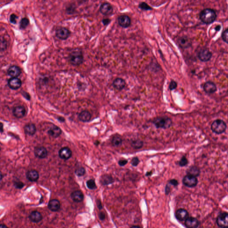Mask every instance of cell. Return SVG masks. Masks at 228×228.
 I'll use <instances>...</instances> for the list:
<instances>
[{"label":"cell","instance_id":"1","mask_svg":"<svg viewBox=\"0 0 228 228\" xmlns=\"http://www.w3.org/2000/svg\"><path fill=\"white\" fill-rule=\"evenodd\" d=\"M157 129H167L173 125V120L168 116H159L155 118L152 121Z\"/></svg>","mask_w":228,"mask_h":228},{"label":"cell","instance_id":"2","mask_svg":"<svg viewBox=\"0 0 228 228\" xmlns=\"http://www.w3.org/2000/svg\"><path fill=\"white\" fill-rule=\"evenodd\" d=\"M216 18L215 11L211 8H205L200 14V18L201 22L206 24L212 23Z\"/></svg>","mask_w":228,"mask_h":228},{"label":"cell","instance_id":"3","mask_svg":"<svg viewBox=\"0 0 228 228\" xmlns=\"http://www.w3.org/2000/svg\"><path fill=\"white\" fill-rule=\"evenodd\" d=\"M227 124L225 121L220 119L214 120L212 123L211 129L214 133L221 134L225 132L226 130Z\"/></svg>","mask_w":228,"mask_h":228},{"label":"cell","instance_id":"4","mask_svg":"<svg viewBox=\"0 0 228 228\" xmlns=\"http://www.w3.org/2000/svg\"><path fill=\"white\" fill-rule=\"evenodd\" d=\"M69 58L70 63L75 66L80 65L83 62V55L80 51H73L70 54Z\"/></svg>","mask_w":228,"mask_h":228},{"label":"cell","instance_id":"5","mask_svg":"<svg viewBox=\"0 0 228 228\" xmlns=\"http://www.w3.org/2000/svg\"><path fill=\"white\" fill-rule=\"evenodd\" d=\"M182 182L183 184L186 187L193 188L197 185L198 184V179L196 177L187 175L184 176Z\"/></svg>","mask_w":228,"mask_h":228},{"label":"cell","instance_id":"6","mask_svg":"<svg viewBox=\"0 0 228 228\" xmlns=\"http://www.w3.org/2000/svg\"><path fill=\"white\" fill-rule=\"evenodd\" d=\"M216 223L219 227L228 228V214L227 213H223L218 216L216 219Z\"/></svg>","mask_w":228,"mask_h":228},{"label":"cell","instance_id":"7","mask_svg":"<svg viewBox=\"0 0 228 228\" xmlns=\"http://www.w3.org/2000/svg\"><path fill=\"white\" fill-rule=\"evenodd\" d=\"M177 43L180 48L185 49L191 46L192 42L191 39L189 37L187 36H183L177 39Z\"/></svg>","mask_w":228,"mask_h":228},{"label":"cell","instance_id":"8","mask_svg":"<svg viewBox=\"0 0 228 228\" xmlns=\"http://www.w3.org/2000/svg\"><path fill=\"white\" fill-rule=\"evenodd\" d=\"M212 57V54L208 49H204L198 52V57L201 61L203 62L209 61Z\"/></svg>","mask_w":228,"mask_h":228},{"label":"cell","instance_id":"9","mask_svg":"<svg viewBox=\"0 0 228 228\" xmlns=\"http://www.w3.org/2000/svg\"><path fill=\"white\" fill-rule=\"evenodd\" d=\"M113 8L112 6L108 3L102 4L100 7V11L103 15H110L113 13Z\"/></svg>","mask_w":228,"mask_h":228},{"label":"cell","instance_id":"10","mask_svg":"<svg viewBox=\"0 0 228 228\" xmlns=\"http://www.w3.org/2000/svg\"><path fill=\"white\" fill-rule=\"evenodd\" d=\"M204 91L207 94H213L217 90L216 85L212 82L208 81L206 82L203 86Z\"/></svg>","mask_w":228,"mask_h":228},{"label":"cell","instance_id":"11","mask_svg":"<svg viewBox=\"0 0 228 228\" xmlns=\"http://www.w3.org/2000/svg\"><path fill=\"white\" fill-rule=\"evenodd\" d=\"M59 154L61 158L65 160H67L69 159L72 156V152L69 148L64 147L59 150Z\"/></svg>","mask_w":228,"mask_h":228},{"label":"cell","instance_id":"12","mask_svg":"<svg viewBox=\"0 0 228 228\" xmlns=\"http://www.w3.org/2000/svg\"><path fill=\"white\" fill-rule=\"evenodd\" d=\"M118 23L121 27L128 28L131 25V19L127 15H121L118 18Z\"/></svg>","mask_w":228,"mask_h":228},{"label":"cell","instance_id":"13","mask_svg":"<svg viewBox=\"0 0 228 228\" xmlns=\"http://www.w3.org/2000/svg\"><path fill=\"white\" fill-rule=\"evenodd\" d=\"M185 221V226L187 228H197L199 226V221L194 217H188Z\"/></svg>","mask_w":228,"mask_h":228},{"label":"cell","instance_id":"14","mask_svg":"<svg viewBox=\"0 0 228 228\" xmlns=\"http://www.w3.org/2000/svg\"><path fill=\"white\" fill-rule=\"evenodd\" d=\"M56 35L59 39L62 40H65L70 36V32L67 29L60 28L57 30Z\"/></svg>","mask_w":228,"mask_h":228},{"label":"cell","instance_id":"15","mask_svg":"<svg viewBox=\"0 0 228 228\" xmlns=\"http://www.w3.org/2000/svg\"><path fill=\"white\" fill-rule=\"evenodd\" d=\"M22 82L19 79L17 78H12L8 81L9 87L13 90H17L21 86Z\"/></svg>","mask_w":228,"mask_h":228},{"label":"cell","instance_id":"16","mask_svg":"<svg viewBox=\"0 0 228 228\" xmlns=\"http://www.w3.org/2000/svg\"><path fill=\"white\" fill-rule=\"evenodd\" d=\"M35 154L39 158L43 159L47 156L48 152L44 147H38L35 149Z\"/></svg>","mask_w":228,"mask_h":228},{"label":"cell","instance_id":"17","mask_svg":"<svg viewBox=\"0 0 228 228\" xmlns=\"http://www.w3.org/2000/svg\"><path fill=\"white\" fill-rule=\"evenodd\" d=\"M176 217L179 221H185L189 217V213L185 209H179L176 213Z\"/></svg>","mask_w":228,"mask_h":228},{"label":"cell","instance_id":"18","mask_svg":"<svg viewBox=\"0 0 228 228\" xmlns=\"http://www.w3.org/2000/svg\"><path fill=\"white\" fill-rule=\"evenodd\" d=\"M21 73V70L18 66L17 65H12L8 68V74L12 78H17Z\"/></svg>","mask_w":228,"mask_h":228},{"label":"cell","instance_id":"19","mask_svg":"<svg viewBox=\"0 0 228 228\" xmlns=\"http://www.w3.org/2000/svg\"><path fill=\"white\" fill-rule=\"evenodd\" d=\"M25 108L23 106H18L14 107L13 110V114L17 118H22L25 115Z\"/></svg>","mask_w":228,"mask_h":228},{"label":"cell","instance_id":"20","mask_svg":"<svg viewBox=\"0 0 228 228\" xmlns=\"http://www.w3.org/2000/svg\"><path fill=\"white\" fill-rule=\"evenodd\" d=\"M186 173L188 175L197 177L200 175V171L199 168L197 166L192 165L187 169Z\"/></svg>","mask_w":228,"mask_h":228},{"label":"cell","instance_id":"21","mask_svg":"<svg viewBox=\"0 0 228 228\" xmlns=\"http://www.w3.org/2000/svg\"><path fill=\"white\" fill-rule=\"evenodd\" d=\"M48 208L52 211H58L60 208V203L58 200H52L49 201Z\"/></svg>","mask_w":228,"mask_h":228},{"label":"cell","instance_id":"22","mask_svg":"<svg viewBox=\"0 0 228 228\" xmlns=\"http://www.w3.org/2000/svg\"><path fill=\"white\" fill-rule=\"evenodd\" d=\"M126 85V82L123 79L117 78L114 81L113 86L114 88L118 90H122Z\"/></svg>","mask_w":228,"mask_h":228},{"label":"cell","instance_id":"23","mask_svg":"<svg viewBox=\"0 0 228 228\" xmlns=\"http://www.w3.org/2000/svg\"><path fill=\"white\" fill-rule=\"evenodd\" d=\"M26 177L29 181L35 182L39 179V173L35 170L28 171L26 173Z\"/></svg>","mask_w":228,"mask_h":228},{"label":"cell","instance_id":"24","mask_svg":"<svg viewBox=\"0 0 228 228\" xmlns=\"http://www.w3.org/2000/svg\"><path fill=\"white\" fill-rule=\"evenodd\" d=\"M48 134L53 138H57L62 133V130L60 128L56 126L51 127L48 132Z\"/></svg>","mask_w":228,"mask_h":228},{"label":"cell","instance_id":"25","mask_svg":"<svg viewBox=\"0 0 228 228\" xmlns=\"http://www.w3.org/2000/svg\"><path fill=\"white\" fill-rule=\"evenodd\" d=\"M72 199L76 202H80L83 200L84 195L80 191H75L71 195Z\"/></svg>","mask_w":228,"mask_h":228},{"label":"cell","instance_id":"26","mask_svg":"<svg viewBox=\"0 0 228 228\" xmlns=\"http://www.w3.org/2000/svg\"><path fill=\"white\" fill-rule=\"evenodd\" d=\"M24 131L28 135H34L36 132V126L33 123H28L25 126Z\"/></svg>","mask_w":228,"mask_h":228},{"label":"cell","instance_id":"27","mask_svg":"<svg viewBox=\"0 0 228 228\" xmlns=\"http://www.w3.org/2000/svg\"><path fill=\"white\" fill-rule=\"evenodd\" d=\"M29 218L32 222L35 223L40 222L42 219L41 214L38 211H34L31 213L29 215Z\"/></svg>","mask_w":228,"mask_h":228},{"label":"cell","instance_id":"28","mask_svg":"<svg viewBox=\"0 0 228 228\" xmlns=\"http://www.w3.org/2000/svg\"><path fill=\"white\" fill-rule=\"evenodd\" d=\"M91 114L89 112L87 111H83L79 114V118L81 121L83 122H87L91 120Z\"/></svg>","mask_w":228,"mask_h":228},{"label":"cell","instance_id":"29","mask_svg":"<svg viewBox=\"0 0 228 228\" xmlns=\"http://www.w3.org/2000/svg\"><path fill=\"white\" fill-rule=\"evenodd\" d=\"M100 182L103 185H107L113 183V179L108 175H104L101 176Z\"/></svg>","mask_w":228,"mask_h":228},{"label":"cell","instance_id":"30","mask_svg":"<svg viewBox=\"0 0 228 228\" xmlns=\"http://www.w3.org/2000/svg\"><path fill=\"white\" fill-rule=\"evenodd\" d=\"M143 145V141L140 139L132 140L131 142V146L136 149H141Z\"/></svg>","mask_w":228,"mask_h":228},{"label":"cell","instance_id":"31","mask_svg":"<svg viewBox=\"0 0 228 228\" xmlns=\"http://www.w3.org/2000/svg\"><path fill=\"white\" fill-rule=\"evenodd\" d=\"M112 142V145L115 147H118L121 145L122 143V139L121 137L119 136H116L113 138Z\"/></svg>","mask_w":228,"mask_h":228},{"label":"cell","instance_id":"32","mask_svg":"<svg viewBox=\"0 0 228 228\" xmlns=\"http://www.w3.org/2000/svg\"><path fill=\"white\" fill-rule=\"evenodd\" d=\"M189 164V161L186 156H183L178 162V164L180 167H185Z\"/></svg>","mask_w":228,"mask_h":228},{"label":"cell","instance_id":"33","mask_svg":"<svg viewBox=\"0 0 228 228\" xmlns=\"http://www.w3.org/2000/svg\"><path fill=\"white\" fill-rule=\"evenodd\" d=\"M86 185L88 189H95L96 188V185L94 179H90L86 182Z\"/></svg>","mask_w":228,"mask_h":228},{"label":"cell","instance_id":"34","mask_svg":"<svg viewBox=\"0 0 228 228\" xmlns=\"http://www.w3.org/2000/svg\"><path fill=\"white\" fill-rule=\"evenodd\" d=\"M29 24V21L26 18L22 19L20 23V27L21 29H24L28 26Z\"/></svg>","mask_w":228,"mask_h":228},{"label":"cell","instance_id":"35","mask_svg":"<svg viewBox=\"0 0 228 228\" xmlns=\"http://www.w3.org/2000/svg\"><path fill=\"white\" fill-rule=\"evenodd\" d=\"M139 8L143 10H151L153 8L150 6L148 4L145 2H141L139 5Z\"/></svg>","mask_w":228,"mask_h":228},{"label":"cell","instance_id":"36","mask_svg":"<svg viewBox=\"0 0 228 228\" xmlns=\"http://www.w3.org/2000/svg\"><path fill=\"white\" fill-rule=\"evenodd\" d=\"M7 47V42L4 39H0V50L3 51L6 50Z\"/></svg>","mask_w":228,"mask_h":228},{"label":"cell","instance_id":"37","mask_svg":"<svg viewBox=\"0 0 228 228\" xmlns=\"http://www.w3.org/2000/svg\"><path fill=\"white\" fill-rule=\"evenodd\" d=\"M85 173L86 170L84 168H82V167L77 169L75 171L76 175L79 176H82L85 174Z\"/></svg>","mask_w":228,"mask_h":228},{"label":"cell","instance_id":"38","mask_svg":"<svg viewBox=\"0 0 228 228\" xmlns=\"http://www.w3.org/2000/svg\"><path fill=\"white\" fill-rule=\"evenodd\" d=\"M139 162L140 161L139 158L138 157H134L131 160V164L134 167H136L139 164Z\"/></svg>","mask_w":228,"mask_h":228},{"label":"cell","instance_id":"39","mask_svg":"<svg viewBox=\"0 0 228 228\" xmlns=\"http://www.w3.org/2000/svg\"><path fill=\"white\" fill-rule=\"evenodd\" d=\"M228 29L227 28L223 31L222 34V39L225 42L228 43Z\"/></svg>","mask_w":228,"mask_h":228},{"label":"cell","instance_id":"40","mask_svg":"<svg viewBox=\"0 0 228 228\" xmlns=\"http://www.w3.org/2000/svg\"><path fill=\"white\" fill-rule=\"evenodd\" d=\"M177 86V84L176 83V82L175 81L172 80L170 83L169 86V88L171 91H173V90H175L176 89V87Z\"/></svg>","mask_w":228,"mask_h":228},{"label":"cell","instance_id":"41","mask_svg":"<svg viewBox=\"0 0 228 228\" xmlns=\"http://www.w3.org/2000/svg\"><path fill=\"white\" fill-rule=\"evenodd\" d=\"M14 186L17 189H21L24 187V184L21 181H16V182H14Z\"/></svg>","mask_w":228,"mask_h":228},{"label":"cell","instance_id":"42","mask_svg":"<svg viewBox=\"0 0 228 228\" xmlns=\"http://www.w3.org/2000/svg\"><path fill=\"white\" fill-rule=\"evenodd\" d=\"M18 17L15 14H12L10 17V22L13 24H16L17 22V20Z\"/></svg>","mask_w":228,"mask_h":228},{"label":"cell","instance_id":"43","mask_svg":"<svg viewBox=\"0 0 228 228\" xmlns=\"http://www.w3.org/2000/svg\"><path fill=\"white\" fill-rule=\"evenodd\" d=\"M169 184L170 185H172L174 186H177L179 185L178 181L176 179H171L169 181Z\"/></svg>","mask_w":228,"mask_h":228},{"label":"cell","instance_id":"44","mask_svg":"<svg viewBox=\"0 0 228 228\" xmlns=\"http://www.w3.org/2000/svg\"><path fill=\"white\" fill-rule=\"evenodd\" d=\"M128 161L127 159H121L119 161V164L120 166H123L128 163Z\"/></svg>","mask_w":228,"mask_h":228},{"label":"cell","instance_id":"45","mask_svg":"<svg viewBox=\"0 0 228 228\" xmlns=\"http://www.w3.org/2000/svg\"><path fill=\"white\" fill-rule=\"evenodd\" d=\"M170 191V186L169 185V184L166 185V188H165V193L166 194H168Z\"/></svg>","mask_w":228,"mask_h":228},{"label":"cell","instance_id":"46","mask_svg":"<svg viewBox=\"0 0 228 228\" xmlns=\"http://www.w3.org/2000/svg\"><path fill=\"white\" fill-rule=\"evenodd\" d=\"M102 22L104 25H107L110 23V20L109 19H104Z\"/></svg>","mask_w":228,"mask_h":228},{"label":"cell","instance_id":"47","mask_svg":"<svg viewBox=\"0 0 228 228\" xmlns=\"http://www.w3.org/2000/svg\"><path fill=\"white\" fill-rule=\"evenodd\" d=\"M99 218L101 220H103L105 219V214L103 213H100L99 214Z\"/></svg>","mask_w":228,"mask_h":228},{"label":"cell","instance_id":"48","mask_svg":"<svg viewBox=\"0 0 228 228\" xmlns=\"http://www.w3.org/2000/svg\"><path fill=\"white\" fill-rule=\"evenodd\" d=\"M152 174H153V172H152V171H150V172H147L145 175L147 176H151Z\"/></svg>","mask_w":228,"mask_h":228},{"label":"cell","instance_id":"49","mask_svg":"<svg viewBox=\"0 0 228 228\" xmlns=\"http://www.w3.org/2000/svg\"><path fill=\"white\" fill-rule=\"evenodd\" d=\"M215 30H216V31H219V30H220V29H221V26H220V25H217V26H216V27H215Z\"/></svg>","mask_w":228,"mask_h":228},{"label":"cell","instance_id":"50","mask_svg":"<svg viewBox=\"0 0 228 228\" xmlns=\"http://www.w3.org/2000/svg\"><path fill=\"white\" fill-rule=\"evenodd\" d=\"M58 119H59V121H60L61 122H63L65 121V119L64 118H63L62 117H59L58 118Z\"/></svg>","mask_w":228,"mask_h":228},{"label":"cell","instance_id":"51","mask_svg":"<svg viewBox=\"0 0 228 228\" xmlns=\"http://www.w3.org/2000/svg\"><path fill=\"white\" fill-rule=\"evenodd\" d=\"M0 228H8L5 225H0Z\"/></svg>","mask_w":228,"mask_h":228},{"label":"cell","instance_id":"52","mask_svg":"<svg viewBox=\"0 0 228 228\" xmlns=\"http://www.w3.org/2000/svg\"><path fill=\"white\" fill-rule=\"evenodd\" d=\"M3 178L2 174V172L0 171V181L2 180V179Z\"/></svg>","mask_w":228,"mask_h":228},{"label":"cell","instance_id":"53","mask_svg":"<svg viewBox=\"0 0 228 228\" xmlns=\"http://www.w3.org/2000/svg\"><path fill=\"white\" fill-rule=\"evenodd\" d=\"M131 228H141L140 227L138 226H133Z\"/></svg>","mask_w":228,"mask_h":228},{"label":"cell","instance_id":"54","mask_svg":"<svg viewBox=\"0 0 228 228\" xmlns=\"http://www.w3.org/2000/svg\"><path fill=\"white\" fill-rule=\"evenodd\" d=\"M0 151H1V147H0Z\"/></svg>","mask_w":228,"mask_h":228}]
</instances>
